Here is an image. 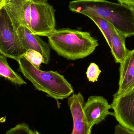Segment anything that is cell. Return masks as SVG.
Wrapping results in <instances>:
<instances>
[{"label":"cell","instance_id":"6da1fadb","mask_svg":"<svg viewBox=\"0 0 134 134\" xmlns=\"http://www.w3.org/2000/svg\"><path fill=\"white\" fill-rule=\"evenodd\" d=\"M69 8L73 12L105 20L125 38L134 36V7L106 0H74Z\"/></svg>","mask_w":134,"mask_h":134},{"label":"cell","instance_id":"7a4b0ae2","mask_svg":"<svg viewBox=\"0 0 134 134\" xmlns=\"http://www.w3.org/2000/svg\"><path fill=\"white\" fill-rule=\"evenodd\" d=\"M47 37L52 48L69 60L83 59L99 45L98 40L89 32L68 28L56 30Z\"/></svg>","mask_w":134,"mask_h":134},{"label":"cell","instance_id":"3957f363","mask_svg":"<svg viewBox=\"0 0 134 134\" xmlns=\"http://www.w3.org/2000/svg\"><path fill=\"white\" fill-rule=\"evenodd\" d=\"M17 61L19 71L32 83L36 90L46 93L56 100L67 98L74 92L71 85L58 72L42 71L23 57Z\"/></svg>","mask_w":134,"mask_h":134},{"label":"cell","instance_id":"277c9868","mask_svg":"<svg viewBox=\"0 0 134 134\" xmlns=\"http://www.w3.org/2000/svg\"><path fill=\"white\" fill-rule=\"evenodd\" d=\"M24 53L16 30L3 7L0 10V53L17 61Z\"/></svg>","mask_w":134,"mask_h":134},{"label":"cell","instance_id":"5b68a950","mask_svg":"<svg viewBox=\"0 0 134 134\" xmlns=\"http://www.w3.org/2000/svg\"><path fill=\"white\" fill-rule=\"evenodd\" d=\"M55 10L48 2H31V31L35 35L47 37L56 30Z\"/></svg>","mask_w":134,"mask_h":134},{"label":"cell","instance_id":"8992f818","mask_svg":"<svg viewBox=\"0 0 134 134\" xmlns=\"http://www.w3.org/2000/svg\"><path fill=\"white\" fill-rule=\"evenodd\" d=\"M111 104L119 125L134 131V89L120 96L113 95Z\"/></svg>","mask_w":134,"mask_h":134},{"label":"cell","instance_id":"52a82bcc","mask_svg":"<svg viewBox=\"0 0 134 134\" xmlns=\"http://www.w3.org/2000/svg\"><path fill=\"white\" fill-rule=\"evenodd\" d=\"M85 102L82 94H73L68 99V104L73 120V128L71 134H91L92 127L90 126L84 114Z\"/></svg>","mask_w":134,"mask_h":134},{"label":"cell","instance_id":"ba28073f","mask_svg":"<svg viewBox=\"0 0 134 134\" xmlns=\"http://www.w3.org/2000/svg\"><path fill=\"white\" fill-rule=\"evenodd\" d=\"M111 109V104L104 97L91 96L85 103L83 111L89 124L92 127L104 121L108 115L113 116V113L109 111Z\"/></svg>","mask_w":134,"mask_h":134},{"label":"cell","instance_id":"9c48e42d","mask_svg":"<svg viewBox=\"0 0 134 134\" xmlns=\"http://www.w3.org/2000/svg\"><path fill=\"white\" fill-rule=\"evenodd\" d=\"M31 0H6L4 8L16 30L24 26L31 31Z\"/></svg>","mask_w":134,"mask_h":134},{"label":"cell","instance_id":"30bf717a","mask_svg":"<svg viewBox=\"0 0 134 134\" xmlns=\"http://www.w3.org/2000/svg\"><path fill=\"white\" fill-rule=\"evenodd\" d=\"M16 31L25 52L29 49L37 51L43 56L44 64H49L50 60V49L48 44L24 26L19 27Z\"/></svg>","mask_w":134,"mask_h":134},{"label":"cell","instance_id":"8fae6325","mask_svg":"<svg viewBox=\"0 0 134 134\" xmlns=\"http://www.w3.org/2000/svg\"><path fill=\"white\" fill-rule=\"evenodd\" d=\"M119 89L114 95L120 96L134 89V49L130 51L120 64Z\"/></svg>","mask_w":134,"mask_h":134},{"label":"cell","instance_id":"7c38bea8","mask_svg":"<svg viewBox=\"0 0 134 134\" xmlns=\"http://www.w3.org/2000/svg\"><path fill=\"white\" fill-rule=\"evenodd\" d=\"M125 38L113 27L111 34V49L116 63H121L130 52V50L126 47Z\"/></svg>","mask_w":134,"mask_h":134},{"label":"cell","instance_id":"4fadbf2b","mask_svg":"<svg viewBox=\"0 0 134 134\" xmlns=\"http://www.w3.org/2000/svg\"><path fill=\"white\" fill-rule=\"evenodd\" d=\"M7 58L3 55H0V76L16 85L26 84L21 76L11 68L7 62Z\"/></svg>","mask_w":134,"mask_h":134},{"label":"cell","instance_id":"5bb4252c","mask_svg":"<svg viewBox=\"0 0 134 134\" xmlns=\"http://www.w3.org/2000/svg\"><path fill=\"white\" fill-rule=\"evenodd\" d=\"M90 18L97 26L104 35L109 46L111 47V34L113 26L109 22L102 18L89 15Z\"/></svg>","mask_w":134,"mask_h":134},{"label":"cell","instance_id":"9a60e30c","mask_svg":"<svg viewBox=\"0 0 134 134\" xmlns=\"http://www.w3.org/2000/svg\"><path fill=\"white\" fill-rule=\"evenodd\" d=\"M25 57L31 63L38 69L40 68L42 63L44 64V59L41 53L37 51L29 49L26 51L23 56Z\"/></svg>","mask_w":134,"mask_h":134},{"label":"cell","instance_id":"2e32d148","mask_svg":"<svg viewBox=\"0 0 134 134\" xmlns=\"http://www.w3.org/2000/svg\"><path fill=\"white\" fill-rule=\"evenodd\" d=\"M101 72V71L98 65L94 63H91L87 71V77L90 82H94L98 81Z\"/></svg>","mask_w":134,"mask_h":134},{"label":"cell","instance_id":"e0dca14e","mask_svg":"<svg viewBox=\"0 0 134 134\" xmlns=\"http://www.w3.org/2000/svg\"><path fill=\"white\" fill-rule=\"evenodd\" d=\"M29 125L26 123L19 124L7 131L5 134H30Z\"/></svg>","mask_w":134,"mask_h":134},{"label":"cell","instance_id":"ac0fdd59","mask_svg":"<svg viewBox=\"0 0 134 134\" xmlns=\"http://www.w3.org/2000/svg\"><path fill=\"white\" fill-rule=\"evenodd\" d=\"M114 134H134V131L123 127L119 124L115 127Z\"/></svg>","mask_w":134,"mask_h":134},{"label":"cell","instance_id":"d6986e66","mask_svg":"<svg viewBox=\"0 0 134 134\" xmlns=\"http://www.w3.org/2000/svg\"><path fill=\"white\" fill-rule=\"evenodd\" d=\"M120 3L134 7V0H116Z\"/></svg>","mask_w":134,"mask_h":134},{"label":"cell","instance_id":"ffe728a7","mask_svg":"<svg viewBox=\"0 0 134 134\" xmlns=\"http://www.w3.org/2000/svg\"><path fill=\"white\" fill-rule=\"evenodd\" d=\"M6 0H0V10L4 7Z\"/></svg>","mask_w":134,"mask_h":134},{"label":"cell","instance_id":"44dd1931","mask_svg":"<svg viewBox=\"0 0 134 134\" xmlns=\"http://www.w3.org/2000/svg\"><path fill=\"white\" fill-rule=\"evenodd\" d=\"M32 1L39 2H47V0H31Z\"/></svg>","mask_w":134,"mask_h":134},{"label":"cell","instance_id":"7402d4cb","mask_svg":"<svg viewBox=\"0 0 134 134\" xmlns=\"http://www.w3.org/2000/svg\"><path fill=\"white\" fill-rule=\"evenodd\" d=\"M30 134H41L40 133L35 130H31L30 131Z\"/></svg>","mask_w":134,"mask_h":134}]
</instances>
